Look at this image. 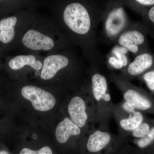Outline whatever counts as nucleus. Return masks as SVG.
Wrapping results in <instances>:
<instances>
[{
  "label": "nucleus",
  "mask_w": 154,
  "mask_h": 154,
  "mask_svg": "<svg viewBox=\"0 0 154 154\" xmlns=\"http://www.w3.org/2000/svg\"><path fill=\"white\" fill-rule=\"evenodd\" d=\"M107 1L62 2L57 14L58 22L74 43L82 48L90 66L102 70L106 66L99 50L97 30Z\"/></svg>",
  "instance_id": "obj_1"
},
{
  "label": "nucleus",
  "mask_w": 154,
  "mask_h": 154,
  "mask_svg": "<svg viewBox=\"0 0 154 154\" xmlns=\"http://www.w3.org/2000/svg\"><path fill=\"white\" fill-rule=\"evenodd\" d=\"M75 45L54 19L37 17L22 35L17 46L32 54L44 52L49 55Z\"/></svg>",
  "instance_id": "obj_2"
},
{
  "label": "nucleus",
  "mask_w": 154,
  "mask_h": 154,
  "mask_svg": "<svg viewBox=\"0 0 154 154\" xmlns=\"http://www.w3.org/2000/svg\"><path fill=\"white\" fill-rule=\"evenodd\" d=\"M37 17L28 10L17 11L0 19V48L3 52L17 47L22 35Z\"/></svg>",
  "instance_id": "obj_3"
},
{
  "label": "nucleus",
  "mask_w": 154,
  "mask_h": 154,
  "mask_svg": "<svg viewBox=\"0 0 154 154\" xmlns=\"http://www.w3.org/2000/svg\"><path fill=\"white\" fill-rule=\"evenodd\" d=\"M124 6V1H107L102 20V42L108 45L116 43L119 36L132 24Z\"/></svg>",
  "instance_id": "obj_4"
},
{
  "label": "nucleus",
  "mask_w": 154,
  "mask_h": 154,
  "mask_svg": "<svg viewBox=\"0 0 154 154\" xmlns=\"http://www.w3.org/2000/svg\"><path fill=\"white\" fill-rule=\"evenodd\" d=\"M147 31L141 22H132L119 36L116 43L134 56L151 51L147 39Z\"/></svg>",
  "instance_id": "obj_5"
},
{
  "label": "nucleus",
  "mask_w": 154,
  "mask_h": 154,
  "mask_svg": "<svg viewBox=\"0 0 154 154\" xmlns=\"http://www.w3.org/2000/svg\"><path fill=\"white\" fill-rule=\"evenodd\" d=\"M111 78L123 91L125 102L129 103L136 110L154 114V96L144 90L131 86L127 81L121 79L111 73Z\"/></svg>",
  "instance_id": "obj_6"
},
{
  "label": "nucleus",
  "mask_w": 154,
  "mask_h": 154,
  "mask_svg": "<svg viewBox=\"0 0 154 154\" xmlns=\"http://www.w3.org/2000/svg\"><path fill=\"white\" fill-rule=\"evenodd\" d=\"M21 93L25 99L31 102L36 110L45 112L55 106L56 101L54 96L39 87L30 85L25 86L21 89Z\"/></svg>",
  "instance_id": "obj_7"
},
{
  "label": "nucleus",
  "mask_w": 154,
  "mask_h": 154,
  "mask_svg": "<svg viewBox=\"0 0 154 154\" xmlns=\"http://www.w3.org/2000/svg\"><path fill=\"white\" fill-rule=\"evenodd\" d=\"M154 68V54L151 51L143 53L135 57L134 60L122 70L120 75L121 79L141 77Z\"/></svg>",
  "instance_id": "obj_8"
},
{
  "label": "nucleus",
  "mask_w": 154,
  "mask_h": 154,
  "mask_svg": "<svg viewBox=\"0 0 154 154\" xmlns=\"http://www.w3.org/2000/svg\"><path fill=\"white\" fill-rule=\"evenodd\" d=\"M36 54H20L6 60L3 67H5L10 71L17 72L23 69H32L36 72V74H40L42 67L43 60Z\"/></svg>",
  "instance_id": "obj_9"
},
{
  "label": "nucleus",
  "mask_w": 154,
  "mask_h": 154,
  "mask_svg": "<svg viewBox=\"0 0 154 154\" xmlns=\"http://www.w3.org/2000/svg\"><path fill=\"white\" fill-rule=\"evenodd\" d=\"M101 71L89 67L88 72L91 74L92 94L96 102H110L111 97L108 92L107 79Z\"/></svg>",
  "instance_id": "obj_10"
},
{
  "label": "nucleus",
  "mask_w": 154,
  "mask_h": 154,
  "mask_svg": "<svg viewBox=\"0 0 154 154\" xmlns=\"http://www.w3.org/2000/svg\"><path fill=\"white\" fill-rule=\"evenodd\" d=\"M68 110L70 119L79 128L85 125L88 119L86 104L82 98L79 96L73 97L69 103Z\"/></svg>",
  "instance_id": "obj_11"
},
{
  "label": "nucleus",
  "mask_w": 154,
  "mask_h": 154,
  "mask_svg": "<svg viewBox=\"0 0 154 154\" xmlns=\"http://www.w3.org/2000/svg\"><path fill=\"white\" fill-rule=\"evenodd\" d=\"M81 132L80 128L76 125L70 118L66 117L57 126L56 138L59 143H64L71 136L79 135Z\"/></svg>",
  "instance_id": "obj_12"
},
{
  "label": "nucleus",
  "mask_w": 154,
  "mask_h": 154,
  "mask_svg": "<svg viewBox=\"0 0 154 154\" xmlns=\"http://www.w3.org/2000/svg\"><path fill=\"white\" fill-rule=\"evenodd\" d=\"M110 140V134L106 131H96L89 137L87 143V149L91 152H98L106 147Z\"/></svg>",
  "instance_id": "obj_13"
},
{
  "label": "nucleus",
  "mask_w": 154,
  "mask_h": 154,
  "mask_svg": "<svg viewBox=\"0 0 154 154\" xmlns=\"http://www.w3.org/2000/svg\"><path fill=\"white\" fill-rule=\"evenodd\" d=\"M129 115L128 117L122 119L119 122V124L124 130L133 131L145 119L142 113L137 110Z\"/></svg>",
  "instance_id": "obj_14"
},
{
  "label": "nucleus",
  "mask_w": 154,
  "mask_h": 154,
  "mask_svg": "<svg viewBox=\"0 0 154 154\" xmlns=\"http://www.w3.org/2000/svg\"><path fill=\"white\" fill-rule=\"evenodd\" d=\"M125 6L136 12L141 17L154 6V0L124 1Z\"/></svg>",
  "instance_id": "obj_15"
},
{
  "label": "nucleus",
  "mask_w": 154,
  "mask_h": 154,
  "mask_svg": "<svg viewBox=\"0 0 154 154\" xmlns=\"http://www.w3.org/2000/svg\"><path fill=\"white\" fill-rule=\"evenodd\" d=\"M20 4L18 1H0V17L4 18L11 13L19 11Z\"/></svg>",
  "instance_id": "obj_16"
},
{
  "label": "nucleus",
  "mask_w": 154,
  "mask_h": 154,
  "mask_svg": "<svg viewBox=\"0 0 154 154\" xmlns=\"http://www.w3.org/2000/svg\"><path fill=\"white\" fill-rule=\"evenodd\" d=\"M154 124V120L145 119L142 123L132 131L133 137L139 139L142 138L149 133L152 127Z\"/></svg>",
  "instance_id": "obj_17"
},
{
  "label": "nucleus",
  "mask_w": 154,
  "mask_h": 154,
  "mask_svg": "<svg viewBox=\"0 0 154 154\" xmlns=\"http://www.w3.org/2000/svg\"><path fill=\"white\" fill-rule=\"evenodd\" d=\"M142 17L141 23L145 27L148 34L154 38V6Z\"/></svg>",
  "instance_id": "obj_18"
},
{
  "label": "nucleus",
  "mask_w": 154,
  "mask_h": 154,
  "mask_svg": "<svg viewBox=\"0 0 154 154\" xmlns=\"http://www.w3.org/2000/svg\"><path fill=\"white\" fill-rule=\"evenodd\" d=\"M19 154H52L51 149L48 146H44L38 151H33L27 148L22 149Z\"/></svg>",
  "instance_id": "obj_19"
},
{
  "label": "nucleus",
  "mask_w": 154,
  "mask_h": 154,
  "mask_svg": "<svg viewBox=\"0 0 154 154\" xmlns=\"http://www.w3.org/2000/svg\"><path fill=\"white\" fill-rule=\"evenodd\" d=\"M123 108L128 113H133L135 111L136 109L133 107L132 105H130L128 102H125L123 104Z\"/></svg>",
  "instance_id": "obj_20"
},
{
  "label": "nucleus",
  "mask_w": 154,
  "mask_h": 154,
  "mask_svg": "<svg viewBox=\"0 0 154 154\" xmlns=\"http://www.w3.org/2000/svg\"><path fill=\"white\" fill-rule=\"evenodd\" d=\"M0 154H9V153L8 152L6 151L2 150L0 151Z\"/></svg>",
  "instance_id": "obj_21"
},
{
  "label": "nucleus",
  "mask_w": 154,
  "mask_h": 154,
  "mask_svg": "<svg viewBox=\"0 0 154 154\" xmlns=\"http://www.w3.org/2000/svg\"><path fill=\"white\" fill-rule=\"evenodd\" d=\"M3 51H2V49L0 48V55H2V53Z\"/></svg>",
  "instance_id": "obj_22"
},
{
  "label": "nucleus",
  "mask_w": 154,
  "mask_h": 154,
  "mask_svg": "<svg viewBox=\"0 0 154 154\" xmlns=\"http://www.w3.org/2000/svg\"><path fill=\"white\" fill-rule=\"evenodd\" d=\"M0 57H1V55H0ZM0 67H2V63H1V59H0Z\"/></svg>",
  "instance_id": "obj_23"
}]
</instances>
